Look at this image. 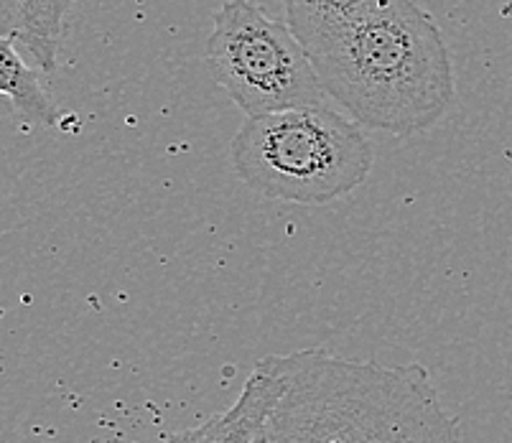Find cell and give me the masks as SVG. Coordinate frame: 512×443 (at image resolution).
Masks as SVG:
<instances>
[{
  "mask_svg": "<svg viewBox=\"0 0 512 443\" xmlns=\"http://www.w3.org/2000/svg\"><path fill=\"white\" fill-rule=\"evenodd\" d=\"M377 3L380 0H283V8L288 29L311 57L367 16Z\"/></svg>",
  "mask_w": 512,
  "mask_h": 443,
  "instance_id": "obj_6",
  "label": "cell"
},
{
  "mask_svg": "<svg viewBox=\"0 0 512 443\" xmlns=\"http://www.w3.org/2000/svg\"><path fill=\"white\" fill-rule=\"evenodd\" d=\"M230 158L237 176L263 197L321 207L365 184L372 146L360 125L319 105L245 118Z\"/></svg>",
  "mask_w": 512,
  "mask_h": 443,
  "instance_id": "obj_3",
  "label": "cell"
},
{
  "mask_svg": "<svg viewBox=\"0 0 512 443\" xmlns=\"http://www.w3.org/2000/svg\"><path fill=\"white\" fill-rule=\"evenodd\" d=\"M77 0H0V36L11 39L44 72L57 69L67 18Z\"/></svg>",
  "mask_w": 512,
  "mask_h": 443,
  "instance_id": "obj_5",
  "label": "cell"
},
{
  "mask_svg": "<svg viewBox=\"0 0 512 443\" xmlns=\"http://www.w3.org/2000/svg\"><path fill=\"white\" fill-rule=\"evenodd\" d=\"M164 443H214L212 421L202 423V426H197V428H189V431L171 433Z\"/></svg>",
  "mask_w": 512,
  "mask_h": 443,
  "instance_id": "obj_8",
  "label": "cell"
},
{
  "mask_svg": "<svg viewBox=\"0 0 512 443\" xmlns=\"http://www.w3.org/2000/svg\"><path fill=\"white\" fill-rule=\"evenodd\" d=\"M0 95H6L18 113L31 123L46 128L62 125V113L41 87L39 74L23 62L18 46L3 36H0Z\"/></svg>",
  "mask_w": 512,
  "mask_h": 443,
  "instance_id": "obj_7",
  "label": "cell"
},
{
  "mask_svg": "<svg viewBox=\"0 0 512 443\" xmlns=\"http://www.w3.org/2000/svg\"><path fill=\"white\" fill-rule=\"evenodd\" d=\"M311 62L324 95L372 130L421 133L454 102L444 34L413 0H380Z\"/></svg>",
  "mask_w": 512,
  "mask_h": 443,
  "instance_id": "obj_2",
  "label": "cell"
},
{
  "mask_svg": "<svg viewBox=\"0 0 512 443\" xmlns=\"http://www.w3.org/2000/svg\"><path fill=\"white\" fill-rule=\"evenodd\" d=\"M207 67L248 118L319 107L324 100L304 44L288 23L273 21L250 0H227L217 11Z\"/></svg>",
  "mask_w": 512,
  "mask_h": 443,
  "instance_id": "obj_4",
  "label": "cell"
},
{
  "mask_svg": "<svg viewBox=\"0 0 512 443\" xmlns=\"http://www.w3.org/2000/svg\"><path fill=\"white\" fill-rule=\"evenodd\" d=\"M278 380L255 443H464L423 365H380L327 349L268 354Z\"/></svg>",
  "mask_w": 512,
  "mask_h": 443,
  "instance_id": "obj_1",
  "label": "cell"
}]
</instances>
